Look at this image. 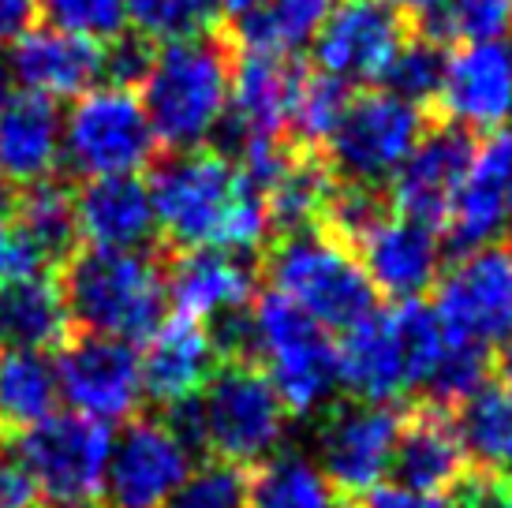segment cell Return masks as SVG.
Returning <instances> with one entry per match:
<instances>
[{
	"label": "cell",
	"instance_id": "1",
	"mask_svg": "<svg viewBox=\"0 0 512 508\" xmlns=\"http://www.w3.org/2000/svg\"><path fill=\"white\" fill-rule=\"evenodd\" d=\"M157 232L180 247L251 254L270 236L266 198L247 184L225 150H176L150 172Z\"/></svg>",
	"mask_w": 512,
	"mask_h": 508
},
{
	"label": "cell",
	"instance_id": "2",
	"mask_svg": "<svg viewBox=\"0 0 512 508\" xmlns=\"http://www.w3.org/2000/svg\"><path fill=\"white\" fill-rule=\"evenodd\" d=\"M165 419L195 449L236 467L266 464L288 438V408L258 363H221L202 393Z\"/></svg>",
	"mask_w": 512,
	"mask_h": 508
},
{
	"label": "cell",
	"instance_id": "3",
	"mask_svg": "<svg viewBox=\"0 0 512 508\" xmlns=\"http://www.w3.org/2000/svg\"><path fill=\"white\" fill-rule=\"evenodd\" d=\"M143 113L157 146L202 150L221 135L232 94V42L206 34L195 42L165 45L143 83Z\"/></svg>",
	"mask_w": 512,
	"mask_h": 508
},
{
	"label": "cell",
	"instance_id": "4",
	"mask_svg": "<svg viewBox=\"0 0 512 508\" xmlns=\"http://www.w3.org/2000/svg\"><path fill=\"white\" fill-rule=\"evenodd\" d=\"M60 296L83 333L113 340H146L165 322V269L146 251L83 247L64 258Z\"/></svg>",
	"mask_w": 512,
	"mask_h": 508
},
{
	"label": "cell",
	"instance_id": "5",
	"mask_svg": "<svg viewBox=\"0 0 512 508\" xmlns=\"http://www.w3.org/2000/svg\"><path fill=\"white\" fill-rule=\"evenodd\" d=\"M270 292L303 311L326 333H348L378 311V292L356 251L329 228L281 236L266 254Z\"/></svg>",
	"mask_w": 512,
	"mask_h": 508
},
{
	"label": "cell",
	"instance_id": "6",
	"mask_svg": "<svg viewBox=\"0 0 512 508\" xmlns=\"http://www.w3.org/2000/svg\"><path fill=\"white\" fill-rule=\"evenodd\" d=\"M255 322V363L277 389L281 404L296 419H311L333 408V396L341 389L337 370V344L318 322L281 296H258L251 303Z\"/></svg>",
	"mask_w": 512,
	"mask_h": 508
},
{
	"label": "cell",
	"instance_id": "7",
	"mask_svg": "<svg viewBox=\"0 0 512 508\" xmlns=\"http://www.w3.org/2000/svg\"><path fill=\"white\" fill-rule=\"evenodd\" d=\"M157 157V135L128 86H90L72 101L60 135V165L75 180L139 176Z\"/></svg>",
	"mask_w": 512,
	"mask_h": 508
},
{
	"label": "cell",
	"instance_id": "8",
	"mask_svg": "<svg viewBox=\"0 0 512 508\" xmlns=\"http://www.w3.org/2000/svg\"><path fill=\"white\" fill-rule=\"evenodd\" d=\"M427 113L412 101L389 90L352 94L341 124L333 127L326 150V165L337 184L382 187L400 172L419 139L427 135Z\"/></svg>",
	"mask_w": 512,
	"mask_h": 508
},
{
	"label": "cell",
	"instance_id": "9",
	"mask_svg": "<svg viewBox=\"0 0 512 508\" xmlns=\"http://www.w3.org/2000/svg\"><path fill=\"white\" fill-rule=\"evenodd\" d=\"M400 415L393 404H333L314 426V464L333 486V494L367 497L385 475H393V456L400 441Z\"/></svg>",
	"mask_w": 512,
	"mask_h": 508
},
{
	"label": "cell",
	"instance_id": "10",
	"mask_svg": "<svg viewBox=\"0 0 512 508\" xmlns=\"http://www.w3.org/2000/svg\"><path fill=\"white\" fill-rule=\"evenodd\" d=\"M109 449H113L109 426L75 411L45 419L34 430L19 434L15 445L42 490V501L53 508L94 505V497H101Z\"/></svg>",
	"mask_w": 512,
	"mask_h": 508
},
{
	"label": "cell",
	"instance_id": "11",
	"mask_svg": "<svg viewBox=\"0 0 512 508\" xmlns=\"http://www.w3.org/2000/svg\"><path fill=\"white\" fill-rule=\"evenodd\" d=\"M195 467V445L161 415L128 419L113 438L101 497L105 508H165Z\"/></svg>",
	"mask_w": 512,
	"mask_h": 508
},
{
	"label": "cell",
	"instance_id": "12",
	"mask_svg": "<svg viewBox=\"0 0 512 508\" xmlns=\"http://www.w3.org/2000/svg\"><path fill=\"white\" fill-rule=\"evenodd\" d=\"M434 314L456 340L486 352L512 340V251L494 243L460 254L434 284Z\"/></svg>",
	"mask_w": 512,
	"mask_h": 508
},
{
	"label": "cell",
	"instance_id": "13",
	"mask_svg": "<svg viewBox=\"0 0 512 508\" xmlns=\"http://www.w3.org/2000/svg\"><path fill=\"white\" fill-rule=\"evenodd\" d=\"M57 381L60 400H68L75 415L105 426L128 423L146 396L135 344L94 333L60 344Z\"/></svg>",
	"mask_w": 512,
	"mask_h": 508
},
{
	"label": "cell",
	"instance_id": "14",
	"mask_svg": "<svg viewBox=\"0 0 512 508\" xmlns=\"http://www.w3.org/2000/svg\"><path fill=\"white\" fill-rule=\"evenodd\" d=\"M408 42L404 12L389 0H341L314 34V64L341 83H382L397 49Z\"/></svg>",
	"mask_w": 512,
	"mask_h": 508
},
{
	"label": "cell",
	"instance_id": "15",
	"mask_svg": "<svg viewBox=\"0 0 512 508\" xmlns=\"http://www.w3.org/2000/svg\"><path fill=\"white\" fill-rule=\"evenodd\" d=\"M475 135L468 127L434 124L419 139L400 172L389 180V206L400 217H412L423 225L438 228L453 210L456 191L468 180V169L475 161Z\"/></svg>",
	"mask_w": 512,
	"mask_h": 508
},
{
	"label": "cell",
	"instance_id": "16",
	"mask_svg": "<svg viewBox=\"0 0 512 508\" xmlns=\"http://www.w3.org/2000/svg\"><path fill=\"white\" fill-rule=\"evenodd\" d=\"M303 79L307 68L296 57L232 45V94H228V120L221 127L225 142L288 135Z\"/></svg>",
	"mask_w": 512,
	"mask_h": 508
},
{
	"label": "cell",
	"instance_id": "17",
	"mask_svg": "<svg viewBox=\"0 0 512 508\" xmlns=\"http://www.w3.org/2000/svg\"><path fill=\"white\" fill-rule=\"evenodd\" d=\"M352 251L374 284V292L393 303L423 299L445 273V247H441L438 228L400 217L393 210Z\"/></svg>",
	"mask_w": 512,
	"mask_h": 508
},
{
	"label": "cell",
	"instance_id": "18",
	"mask_svg": "<svg viewBox=\"0 0 512 508\" xmlns=\"http://www.w3.org/2000/svg\"><path fill=\"white\" fill-rule=\"evenodd\" d=\"M438 105L456 127L505 131L512 124V34L449 53Z\"/></svg>",
	"mask_w": 512,
	"mask_h": 508
},
{
	"label": "cell",
	"instance_id": "19",
	"mask_svg": "<svg viewBox=\"0 0 512 508\" xmlns=\"http://www.w3.org/2000/svg\"><path fill=\"white\" fill-rule=\"evenodd\" d=\"M512 221V131H490L475 146L468 180L456 191L445 232L453 251L494 247Z\"/></svg>",
	"mask_w": 512,
	"mask_h": 508
},
{
	"label": "cell",
	"instance_id": "20",
	"mask_svg": "<svg viewBox=\"0 0 512 508\" xmlns=\"http://www.w3.org/2000/svg\"><path fill=\"white\" fill-rule=\"evenodd\" d=\"M255 284L258 273L247 254L195 247L172 258L165 273V296L180 318L214 325L228 314L247 311L255 303Z\"/></svg>",
	"mask_w": 512,
	"mask_h": 508
},
{
	"label": "cell",
	"instance_id": "21",
	"mask_svg": "<svg viewBox=\"0 0 512 508\" xmlns=\"http://www.w3.org/2000/svg\"><path fill=\"white\" fill-rule=\"evenodd\" d=\"M143 344L146 348L139 355L143 393L169 411L195 400L202 393V385L221 367V355H217L210 329L202 322L180 318V314L165 318Z\"/></svg>",
	"mask_w": 512,
	"mask_h": 508
},
{
	"label": "cell",
	"instance_id": "22",
	"mask_svg": "<svg viewBox=\"0 0 512 508\" xmlns=\"http://www.w3.org/2000/svg\"><path fill=\"white\" fill-rule=\"evenodd\" d=\"M8 79L23 86V94L38 98H79L101 79V45L64 34L57 27H34L8 53Z\"/></svg>",
	"mask_w": 512,
	"mask_h": 508
},
{
	"label": "cell",
	"instance_id": "23",
	"mask_svg": "<svg viewBox=\"0 0 512 508\" xmlns=\"http://www.w3.org/2000/svg\"><path fill=\"white\" fill-rule=\"evenodd\" d=\"M341 389L363 404H397L400 396L415 393L408 352L400 340L393 311H374L352 325L337 344Z\"/></svg>",
	"mask_w": 512,
	"mask_h": 508
},
{
	"label": "cell",
	"instance_id": "24",
	"mask_svg": "<svg viewBox=\"0 0 512 508\" xmlns=\"http://www.w3.org/2000/svg\"><path fill=\"white\" fill-rule=\"evenodd\" d=\"M75 225L86 247H109V251H146L154 240L157 217L150 184L139 176H109V180H86L75 191Z\"/></svg>",
	"mask_w": 512,
	"mask_h": 508
},
{
	"label": "cell",
	"instance_id": "25",
	"mask_svg": "<svg viewBox=\"0 0 512 508\" xmlns=\"http://www.w3.org/2000/svg\"><path fill=\"white\" fill-rule=\"evenodd\" d=\"M468 452L456 438L453 415L445 408H423L408 415L400 426L397 456H393V482H404L423 494L449 497L468 486Z\"/></svg>",
	"mask_w": 512,
	"mask_h": 508
},
{
	"label": "cell",
	"instance_id": "26",
	"mask_svg": "<svg viewBox=\"0 0 512 508\" xmlns=\"http://www.w3.org/2000/svg\"><path fill=\"white\" fill-rule=\"evenodd\" d=\"M64 116L57 101L38 94H12L0 109V184L30 187L49 180L60 165Z\"/></svg>",
	"mask_w": 512,
	"mask_h": 508
},
{
	"label": "cell",
	"instance_id": "27",
	"mask_svg": "<svg viewBox=\"0 0 512 508\" xmlns=\"http://www.w3.org/2000/svg\"><path fill=\"white\" fill-rule=\"evenodd\" d=\"M72 318L60 296V284L45 273L19 277L0 284V344L4 348H30L49 352L68 340Z\"/></svg>",
	"mask_w": 512,
	"mask_h": 508
},
{
	"label": "cell",
	"instance_id": "28",
	"mask_svg": "<svg viewBox=\"0 0 512 508\" xmlns=\"http://www.w3.org/2000/svg\"><path fill=\"white\" fill-rule=\"evenodd\" d=\"M456 438L468 452V464L486 475H509L512 471V389L505 381L486 378L468 400L453 411Z\"/></svg>",
	"mask_w": 512,
	"mask_h": 508
},
{
	"label": "cell",
	"instance_id": "29",
	"mask_svg": "<svg viewBox=\"0 0 512 508\" xmlns=\"http://www.w3.org/2000/svg\"><path fill=\"white\" fill-rule=\"evenodd\" d=\"M60 404L57 363L45 352L4 348L0 352V430L27 434L53 419Z\"/></svg>",
	"mask_w": 512,
	"mask_h": 508
},
{
	"label": "cell",
	"instance_id": "30",
	"mask_svg": "<svg viewBox=\"0 0 512 508\" xmlns=\"http://www.w3.org/2000/svg\"><path fill=\"white\" fill-rule=\"evenodd\" d=\"M12 225L45 266L68 258L75 251V243H79L75 191L68 184H60L57 176L19 187L12 202Z\"/></svg>",
	"mask_w": 512,
	"mask_h": 508
},
{
	"label": "cell",
	"instance_id": "31",
	"mask_svg": "<svg viewBox=\"0 0 512 508\" xmlns=\"http://www.w3.org/2000/svg\"><path fill=\"white\" fill-rule=\"evenodd\" d=\"M333 191H337V176L329 172L326 157L311 154V150H299L285 176L266 191L270 228L281 232V236L322 228Z\"/></svg>",
	"mask_w": 512,
	"mask_h": 508
},
{
	"label": "cell",
	"instance_id": "32",
	"mask_svg": "<svg viewBox=\"0 0 512 508\" xmlns=\"http://www.w3.org/2000/svg\"><path fill=\"white\" fill-rule=\"evenodd\" d=\"M341 0H262L255 12L236 19V49H255V53H285L314 42L329 12Z\"/></svg>",
	"mask_w": 512,
	"mask_h": 508
},
{
	"label": "cell",
	"instance_id": "33",
	"mask_svg": "<svg viewBox=\"0 0 512 508\" xmlns=\"http://www.w3.org/2000/svg\"><path fill=\"white\" fill-rule=\"evenodd\" d=\"M251 508H337V494L307 452L281 449L258 464L251 479Z\"/></svg>",
	"mask_w": 512,
	"mask_h": 508
},
{
	"label": "cell",
	"instance_id": "34",
	"mask_svg": "<svg viewBox=\"0 0 512 508\" xmlns=\"http://www.w3.org/2000/svg\"><path fill=\"white\" fill-rule=\"evenodd\" d=\"M124 23L146 45H180L214 34V0H124Z\"/></svg>",
	"mask_w": 512,
	"mask_h": 508
},
{
	"label": "cell",
	"instance_id": "35",
	"mask_svg": "<svg viewBox=\"0 0 512 508\" xmlns=\"http://www.w3.org/2000/svg\"><path fill=\"white\" fill-rule=\"evenodd\" d=\"M419 34L438 45L494 42L512 34V0H441L438 8L419 15Z\"/></svg>",
	"mask_w": 512,
	"mask_h": 508
},
{
	"label": "cell",
	"instance_id": "36",
	"mask_svg": "<svg viewBox=\"0 0 512 508\" xmlns=\"http://www.w3.org/2000/svg\"><path fill=\"white\" fill-rule=\"evenodd\" d=\"M445 60H449L445 45H438L427 34H415V38L408 34V42L400 45L393 64L385 68L382 86L389 94H397V98L423 109L430 101H438L441 79H445Z\"/></svg>",
	"mask_w": 512,
	"mask_h": 508
},
{
	"label": "cell",
	"instance_id": "37",
	"mask_svg": "<svg viewBox=\"0 0 512 508\" xmlns=\"http://www.w3.org/2000/svg\"><path fill=\"white\" fill-rule=\"evenodd\" d=\"M352 101V86L333 79L326 71H307L303 90L296 98V113H292V139L303 142V150H322L333 135V127L341 124L344 109Z\"/></svg>",
	"mask_w": 512,
	"mask_h": 508
},
{
	"label": "cell",
	"instance_id": "38",
	"mask_svg": "<svg viewBox=\"0 0 512 508\" xmlns=\"http://www.w3.org/2000/svg\"><path fill=\"white\" fill-rule=\"evenodd\" d=\"M165 508H251V475L225 460L195 464Z\"/></svg>",
	"mask_w": 512,
	"mask_h": 508
},
{
	"label": "cell",
	"instance_id": "39",
	"mask_svg": "<svg viewBox=\"0 0 512 508\" xmlns=\"http://www.w3.org/2000/svg\"><path fill=\"white\" fill-rule=\"evenodd\" d=\"M49 27L105 45L109 38L124 34V0H38Z\"/></svg>",
	"mask_w": 512,
	"mask_h": 508
},
{
	"label": "cell",
	"instance_id": "40",
	"mask_svg": "<svg viewBox=\"0 0 512 508\" xmlns=\"http://www.w3.org/2000/svg\"><path fill=\"white\" fill-rule=\"evenodd\" d=\"M154 64V45H146L143 38H135L131 30L116 34L101 45V75L113 86H139L146 79V71Z\"/></svg>",
	"mask_w": 512,
	"mask_h": 508
},
{
	"label": "cell",
	"instance_id": "41",
	"mask_svg": "<svg viewBox=\"0 0 512 508\" xmlns=\"http://www.w3.org/2000/svg\"><path fill=\"white\" fill-rule=\"evenodd\" d=\"M12 202H15V191L8 184H0V284L19 281V277H34V273H45V262L30 251L27 240L15 232Z\"/></svg>",
	"mask_w": 512,
	"mask_h": 508
},
{
	"label": "cell",
	"instance_id": "42",
	"mask_svg": "<svg viewBox=\"0 0 512 508\" xmlns=\"http://www.w3.org/2000/svg\"><path fill=\"white\" fill-rule=\"evenodd\" d=\"M42 490L27 471L23 456L8 445H0V508H38Z\"/></svg>",
	"mask_w": 512,
	"mask_h": 508
},
{
	"label": "cell",
	"instance_id": "43",
	"mask_svg": "<svg viewBox=\"0 0 512 508\" xmlns=\"http://www.w3.org/2000/svg\"><path fill=\"white\" fill-rule=\"evenodd\" d=\"M359 508H453V505H449V497L423 494V490H412L404 482H382L378 490L359 497Z\"/></svg>",
	"mask_w": 512,
	"mask_h": 508
},
{
	"label": "cell",
	"instance_id": "44",
	"mask_svg": "<svg viewBox=\"0 0 512 508\" xmlns=\"http://www.w3.org/2000/svg\"><path fill=\"white\" fill-rule=\"evenodd\" d=\"M38 0H0V45L19 42L38 23Z\"/></svg>",
	"mask_w": 512,
	"mask_h": 508
},
{
	"label": "cell",
	"instance_id": "45",
	"mask_svg": "<svg viewBox=\"0 0 512 508\" xmlns=\"http://www.w3.org/2000/svg\"><path fill=\"white\" fill-rule=\"evenodd\" d=\"M471 486H475V494L483 497L486 508H512V471L494 479L490 486H479V482H471Z\"/></svg>",
	"mask_w": 512,
	"mask_h": 508
},
{
	"label": "cell",
	"instance_id": "46",
	"mask_svg": "<svg viewBox=\"0 0 512 508\" xmlns=\"http://www.w3.org/2000/svg\"><path fill=\"white\" fill-rule=\"evenodd\" d=\"M262 0H214V8H221V12H228L232 19H243L247 12H255Z\"/></svg>",
	"mask_w": 512,
	"mask_h": 508
},
{
	"label": "cell",
	"instance_id": "47",
	"mask_svg": "<svg viewBox=\"0 0 512 508\" xmlns=\"http://www.w3.org/2000/svg\"><path fill=\"white\" fill-rule=\"evenodd\" d=\"M397 12H415V15H427L430 8H438L441 0H389Z\"/></svg>",
	"mask_w": 512,
	"mask_h": 508
},
{
	"label": "cell",
	"instance_id": "48",
	"mask_svg": "<svg viewBox=\"0 0 512 508\" xmlns=\"http://www.w3.org/2000/svg\"><path fill=\"white\" fill-rule=\"evenodd\" d=\"M498 370H501V381L512 389V340L501 344V355H498Z\"/></svg>",
	"mask_w": 512,
	"mask_h": 508
},
{
	"label": "cell",
	"instance_id": "49",
	"mask_svg": "<svg viewBox=\"0 0 512 508\" xmlns=\"http://www.w3.org/2000/svg\"><path fill=\"white\" fill-rule=\"evenodd\" d=\"M468 494H471V505H468V508H486V505H483V497L475 494V486H471V482H468Z\"/></svg>",
	"mask_w": 512,
	"mask_h": 508
},
{
	"label": "cell",
	"instance_id": "50",
	"mask_svg": "<svg viewBox=\"0 0 512 508\" xmlns=\"http://www.w3.org/2000/svg\"><path fill=\"white\" fill-rule=\"evenodd\" d=\"M86 508H94V505H86Z\"/></svg>",
	"mask_w": 512,
	"mask_h": 508
}]
</instances>
